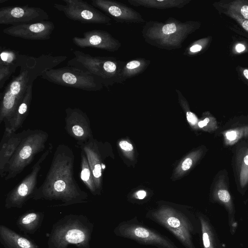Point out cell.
<instances>
[{
	"instance_id": "1",
	"label": "cell",
	"mask_w": 248,
	"mask_h": 248,
	"mask_svg": "<svg viewBox=\"0 0 248 248\" xmlns=\"http://www.w3.org/2000/svg\"><path fill=\"white\" fill-rule=\"evenodd\" d=\"M74 162L72 149L66 144H59L45 179L32 199L60 201L62 203L60 206L88 202V194L81 189L75 178Z\"/></svg>"
},
{
	"instance_id": "2",
	"label": "cell",
	"mask_w": 248,
	"mask_h": 248,
	"mask_svg": "<svg viewBox=\"0 0 248 248\" xmlns=\"http://www.w3.org/2000/svg\"><path fill=\"white\" fill-rule=\"evenodd\" d=\"M63 55L50 54L33 57L31 60L20 67L16 76H13L0 95V124L6 126L23 99L29 85L46 70L54 68L66 60Z\"/></svg>"
},
{
	"instance_id": "3",
	"label": "cell",
	"mask_w": 248,
	"mask_h": 248,
	"mask_svg": "<svg viewBox=\"0 0 248 248\" xmlns=\"http://www.w3.org/2000/svg\"><path fill=\"white\" fill-rule=\"evenodd\" d=\"M191 21L182 22L169 17L166 21L146 22L141 31L142 36L148 44L160 49L172 50L182 47L192 31Z\"/></svg>"
},
{
	"instance_id": "4",
	"label": "cell",
	"mask_w": 248,
	"mask_h": 248,
	"mask_svg": "<svg viewBox=\"0 0 248 248\" xmlns=\"http://www.w3.org/2000/svg\"><path fill=\"white\" fill-rule=\"evenodd\" d=\"M93 224L82 215L64 216L53 224L47 242L48 248H67L75 245L90 248Z\"/></svg>"
},
{
	"instance_id": "5",
	"label": "cell",
	"mask_w": 248,
	"mask_h": 248,
	"mask_svg": "<svg viewBox=\"0 0 248 248\" xmlns=\"http://www.w3.org/2000/svg\"><path fill=\"white\" fill-rule=\"evenodd\" d=\"M73 53L74 57L67 62V65L89 73L106 87L120 83L126 62L112 57L93 56L78 50H74Z\"/></svg>"
},
{
	"instance_id": "6",
	"label": "cell",
	"mask_w": 248,
	"mask_h": 248,
	"mask_svg": "<svg viewBox=\"0 0 248 248\" xmlns=\"http://www.w3.org/2000/svg\"><path fill=\"white\" fill-rule=\"evenodd\" d=\"M26 133L8 164L5 180L21 173L33 161L36 155L43 152L48 138L47 132L41 129L26 130Z\"/></svg>"
},
{
	"instance_id": "7",
	"label": "cell",
	"mask_w": 248,
	"mask_h": 248,
	"mask_svg": "<svg viewBox=\"0 0 248 248\" xmlns=\"http://www.w3.org/2000/svg\"><path fill=\"white\" fill-rule=\"evenodd\" d=\"M41 78L54 84L86 91H98L104 87L98 79L89 73L68 65L46 70Z\"/></svg>"
},
{
	"instance_id": "8",
	"label": "cell",
	"mask_w": 248,
	"mask_h": 248,
	"mask_svg": "<svg viewBox=\"0 0 248 248\" xmlns=\"http://www.w3.org/2000/svg\"><path fill=\"white\" fill-rule=\"evenodd\" d=\"M53 145L49 143L46 150L31 167V171L6 195L4 206L7 209L21 208L30 199H32L37 188V178L41 164L52 152Z\"/></svg>"
},
{
	"instance_id": "9",
	"label": "cell",
	"mask_w": 248,
	"mask_h": 248,
	"mask_svg": "<svg viewBox=\"0 0 248 248\" xmlns=\"http://www.w3.org/2000/svg\"><path fill=\"white\" fill-rule=\"evenodd\" d=\"M64 4L55 3L54 7L68 19L84 24L109 25L111 18L91 4L83 0H63Z\"/></svg>"
},
{
	"instance_id": "10",
	"label": "cell",
	"mask_w": 248,
	"mask_h": 248,
	"mask_svg": "<svg viewBox=\"0 0 248 248\" xmlns=\"http://www.w3.org/2000/svg\"><path fill=\"white\" fill-rule=\"evenodd\" d=\"M229 177L226 169L218 171L215 175L211 187L212 201L222 205L228 214L230 231L233 234L237 227L235 219V208L230 190Z\"/></svg>"
},
{
	"instance_id": "11",
	"label": "cell",
	"mask_w": 248,
	"mask_h": 248,
	"mask_svg": "<svg viewBox=\"0 0 248 248\" xmlns=\"http://www.w3.org/2000/svg\"><path fill=\"white\" fill-rule=\"evenodd\" d=\"M160 224L171 232L187 248H193L191 232L192 228L187 218L170 209L157 211L153 215Z\"/></svg>"
},
{
	"instance_id": "12",
	"label": "cell",
	"mask_w": 248,
	"mask_h": 248,
	"mask_svg": "<svg viewBox=\"0 0 248 248\" xmlns=\"http://www.w3.org/2000/svg\"><path fill=\"white\" fill-rule=\"evenodd\" d=\"M47 13L40 7L7 6L0 8V24L15 26L33 23L49 19Z\"/></svg>"
},
{
	"instance_id": "13",
	"label": "cell",
	"mask_w": 248,
	"mask_h": 248,
	"mask_svg": "<svg viewBox=\"0 0 248 248\" xmlns=\"http://www.w3.org/2000/svg\"><path fill=\"white\" fill-rule=\"evenodd\" d=\"M91 4L117 23L130 24L145 22L140 13L119 1L92 0Z\"/></svg>"
},
{
	"instance_id": "14",
	"label": "cell",
	"mask_w": 248,
	"mask_h": 248,
	"mask_svg": "<svg viewBox=\"0 0 248 248\" xmlns=\"http://www.w3.org/2000/svg\"><path fill=\"white\" fill-rule=\"evenodd\" d=\"M64 129L77 142H84L93 138L90 121L86 113L79 108L65 109Z\"/></svg>"
},
{
	"instance_id": "15",
	"label": "cell",
	"mask_w": 248,
	"mask_h": 248,
	"mask_svg": "<svg viewBox=\"0 0 248 248\" xmlns=\"http://www.w3.org/2000/svg\"><path fill=\"white\" fill-rule=\"evenodd\" d=\"M232 166L236 188L242 195L248 188V139L232 147Z\"/></svg>"
},
{
	"instance_id": "16",
	"label": "cell",
	"mask_w": 248,
	"mask_h": 248,
	"mask_svg": "<svg viewBox=\"0 0 248 248\" xmlns=\"http://www.w3.org/2000/svg\"><path fill=\"white\" fill-rule=\"evenodd\" d=\"M120 235L135 240L145 245H151L160 248H177L169 240L154 231L142 225L125 224L118 229Z\"/></svg>"
},
{
	"instance_id": "17",
	"label": "cell",
	"mask_w": 248,
	"mask_h": 248,
	"mask_svg": "<svg viewBox=\"0 0 248 248\" xmlns=\"http://www.w3.org/2000/svg\"><path fill=\"white\" fill-rule=\"evenodd\" d=\"M72 40L80 48H94L112 52L117 51L121 46L118 40L108 32L102 30L85 31L82 37L75 36Z\"/></svg>"
},
{
	"instance_id": "18",
	"label": "cell",
	"mask_w": 248,
	"mask_h": 248,
	"mask_svg": "<svg viewBox=\"0 0 248 248\" xmlns=\"http://www.w3.org/2000/svg\"><path fill=\"white\" fill-rule=\"evenodd\" d=\"M55 29L53 22L45 20L33 23L10 26L2 32L8 35L30 40H46Z\"/></svg>"
},
{
	"instance_id": "19",
	"label": "cell",
	"mask_w": 248,
	"mask_h": 248,
	"mask_svg": "<svg viewBox=\"0 0 248 248\" xmlns=\"http://www.w3.org/2000/svg\"><path fill=\"white\" fill-rule=\"evenodd\" d=\"M221 137L224 147L233 146L240 141L248 139V116L233 118L215 132Z\"/></svg>"
},
{
	"instance_id": "20",
	"label": "cell",
	"mask_w": 248,
	"mask_h": 248,
	"mask_svg": "<svg viewBox=\"0 0 248 248\" xmlns=\"http://www.w3.org/2000/svg\"><path fill=\"white\" fill-rule=\"evenodd\" d=\"M26 130L16 133L4 130L0 143V176L5 177L8 163L26 133Z\"/></svg>"
},
{
	"instance_id": "21",
	"label": "cell",
	"mask_w": 248,
	"mask_h": 248,
	"mask_svg": "<svg viewBox=\"0 0 248 248\" xmlns=\"http://www.w3.org/2000/svg\"><path fill=\"white\" fill-rule=\"evenodd\" d=\"M77 145L85 153L93 175L95 185L98 194L101 187L102 170L105 165L101 162L99 144L93 138L84 142H77Z\"/></svg>"
},
{
	"instance_id": "22",
	"label": "cell",
	"mask_w": 248,
	"mask_h": 248,
	"mask_svg": "<svg viewBox=\"0 0 248 248\" xmlns=\"http://www.w3.org/2000/svg\"><path fill=\"white\" fill-rule=\"evenodd\" d=\"M33 83H31L26 90L23 100L4 130L16 132L21 128L28 116L32 99Z\"/></svg>"
},
{
	"instance_id": "23",
	"label": "cell",
	"mask_w": 248,
	"mask_h": 248,
	"mask_svg": "<svg viewBox=\"0 0 248 248\" xmlns=\"http://www.w3.org/2000/svg\"><path fill=\"white\" fill-rule=\"evenodd\" d=\"M0 242L5 248H38L32 240L3 225L0 226Z\"/></svg>"
},
{
	"instance_id": "24",
	"label": "cell",
	"mask_w": 248,
	"mask_h": 248,
	"mask_svg": "<svg viewBox=\"0 0 248 248\" xmlns=\"http://www.w3.org/2000/svg\"><path fill=\"white\" fill-rule=\"evenodd\" d=\"M189 0H128L127 2L135 7L142 6L157 9L182 8L188 4Z\"/></svg>"
},
{
	"instance_id": "25",
	"label": "cell",
	"mask_w": 248,
	"mask_h": 248,
	"mask_svg": "<svg viewBox=\"0 0 248 248\" xmlns=\"http://www.w3.org/2000/svg\"><path fill=\"white\" fill-rule=\"evenodd\" d=\"M0 65L14 66L16 68L22 66L32 59L27 55L20 54L19 51L0 47Z\"/></svg>"
},
{
	"instance_id": "26",
	"label": "cell",
	"mask_w": 248,
	"mask_h": 248,
	"mask_svg": "<svg viewBox=\"0 0 248 248\" xmlns=\"http://www.w3.org/2000/svg\"><path fill=\"white\" fill-rule=\"evenodd\" d=\"M43 215L42 213L36 211L25 213L19 217L17 225L20 230L26 233H34L40 227Z\"/></svg>"
},
{
	"instance_id": "27",
	"label": "cell",
	"mask_w": 248,
	"mask_h": 248,
	"mask_svg": "<svg viewBox=\"0 0 248 248\" xmlns=\"http://www.w3.org/2000/svg\"><path fill=\"white\" fill-rule=\"evenodd\" d=\"M150 63V61L142 58H137L126 62L120 75V83L142 73Z\"/></svg>"
},
{
	"instance_id": "28",
	"label": "cell",
	"mask_w": 248,
	"mask_h": 248,
	"mask_svg": "<svg viewBox=\"0 0 248 248\" xmlns=\"http://www.w3.org/2000/svg\"><path fill=\"white\" fill-rule=\"evenodd\" d=\"M80 178L90 192L95 195L98 194L95 185L94 179L87 157L83 151L80 153Z\"/></svg>"
},
{
	"instance_id": "29",
	"label": "cell",
	"mask_w": 248,
	"mask_h": 248,
	"mask_svg": "<svg viewBox=\"0 0 248 248\" xmlns=\"http://www.w3.org/2000/svg\"><path fill=\"white\" fill-rule=\"evenodd\" d=\"M203 248H221L212 226L203 216L199 217Z\"/></svg>"
},
{
	"instance_id": "30",
	"label": "cell",
	"mask_w": 248,
	"mask_h": 248,
	"mask_svg": "<svg viewBox=\"0 0 248 248\" xmlns=\"http://www.w3.org/2000/svg\"><path fill=\"white\" fill-rule=\"evenodd\" d=\"M198 125L200 128H205L210 132H216L220 127L216 118L211 115H208L203 120L200 121Z\"/></svg>"
},
{
	"instance_id": "31",
	"label": "cell",
	"mask_w": 248,
	"mask_h": 248,
	"mask_svg": "<svg viewBox=\"0 0 248 248\" xmlns=\"http://www.w3.org/2000/svg\"><path fill=\"white\" fill-rule=\"evenodd\" d=\"M16 68L14 66L0 65V89L4 87L5 82L15 72Z\"/></svg>"
},
{
	"instance_id": "32",
	"label": "cell",
	"mask_w": 248,
	"mask_h": 248,
	"mask_svg": "<svg viewBox=\"0 0 248 248\" xmlns=\"http://www.w3.org/2000/svg\"><path fill=\"white\" fill-rule=\"evenodd\" d=\"M186 118L188 121L193 125H195L197 123L198 124V118L196 116L190 111L186 112Z\"/></svg>"
},
{
	"instance_id": "33",
	"label": "cell",
	"mask_w": 248,
	"mask_h": 248,
	"mask_svg": "<svg viewBox=\"0 0 248 248\" xmlns=\"http://www.w3.org/2000/svg\"><path fill=\"white\" fill-rule=\"evenodd\" d=\"M121 148L126 151H130L133 150L132 145L126 141H122L119 143Z\"/></svg>"
},
{
	"instance_id": "34",
	"label": "cell",
	"mask_w": 248,
	"mask_h": 248,
	"mask_svg": "<svg viewBox=\"0 0 248 248\" xmlns=\"http://www.w3.org/2000/svg\"><path fill=\"white\" fill-rule=\"evenodd\" d=\"M192 164V160L190 158H186L182 164V169L186 170L190 169Z\"/></svg>"
},
{
	"instance_id": "35",
	"label": "cell",
	"mask_w": 248,
	"mask_h": 248,
	"mask_svg": "<svg viewBox=\"0 0 248 248\" xmlns=\"http://www.w3.org/2000/svg\"><path fill=\"white\" fill-rule=\"evenodd\" d=\"M241 12L244 18L248 19V6H243L241 9Z\"/></svg>"
},
{
	"instance_id": "36",
	"label": "cell",
	"mask_w": 248,
	"mask_h": 248,
	"mask_svg": "<svg viewBox=\"0 0 248 248\" xmlns=\"http://www.w3.org/2000/svg\"><path fill=\"white\" fill-rule=\"evenodd\" d=\"M146 192L143 190L139 191L137 193V197L139 199H143L146 196Z\"/></svg>"
},
{
	"instance_id": "37",
	"label": "cell",
	"mask_w": 248,
	"mask_h": 248,
	"mask_svg": "<svg viewBox=\"0 0 248 248\" xmlns=\"http://www.w3.org/2000/svg\"><path fill=\"white\" fill-rule=\"evenodd\" d=\"M245 49V47L241 44H238L236 46V50L238 52H240Z\"/></svg>"
},
{
	"instance_id": "38",
	"label": "cell",
	"mask_w": 248,
	"mask_h": 248,
	"mask_svg": "<svg viewBox=\"0 0 248 248\" xmlns=\"http://www.w3.org/2000/svg\"><path fill=\"white\" fill-rule=\"evenodd\" d=\"M243 28L248 31V20H245L242 24Z\"/></svg>"
},
{
	"instance_id": "39",
	"label": "cell",
	"mask_w": 248,
	"mask_h": 248,
	"mask_svg": "<svg viewBox=\"0 0 248 248\" xmlns=\"http://www.w3.org/2000/svg\"><path fill=\"white\" fill-rule=\"evenodd\" d=\"M244 75L245 77L248 79V69H245L243 72Z\"/></svg>"
},
{
	"instance_id": "40",
	"label": "cell",
	"mask_w": 248,
	"mask_h": 248,
	"mask_svg": "<svg viewBox=\"0 0 248 248\" xmlns=\"http://www.w3.org/2000/svg\"><path fill=\"white\" fill-rule=\"evenodd\" d=\"M7 1V0H0V3L1 4L3 2Z\"/></svg>"
}]
</instances>
